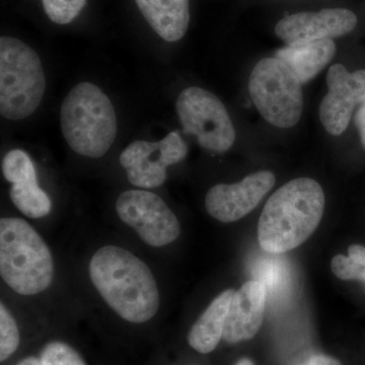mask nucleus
Here are the masks:
<instances>
[{
	"label": "nucleus",
	"mask_w": 365,
	"mask_h": 365,
	"mask_svg": "<svg viewBox=\"0 0 365 365\" xmlns=\"http://www.w3.org/2000/svg\"><path fill=\"white\" fill-rule=\"evenodd\" d=\"M335 53V42L332 39H326L307 44L287 45V47L277 50L274 57L284 62L304 85L330 63Z\"/></svg>",
	"instance_id": "obj_15"
},
{
	"label": "nucleus",
	"mask_w": 365,
	"mask_h": 365,
	"mask_svg": "<svg viewBox=\"0 0 365 365\" xmlns=\"http://www.w3.org/2000/svg\"><path fill=\"white\" fill-rule=\"evenodd\" d=\"M16 365H41L40 359H36V357H28L18 362Z\"/></svg>",
	"instance_id": "obj_27"
},
{
	"label": "nucleus",
	"mask_w": 365,
	"mask_h": 365,
	"mask_svg": "<svg viewBox=\"0 0 365 365\" xmlns=\"http://www.w3.org/2000/svg\"><path fill=\"white\" fill-rule=\"evenodd\" d=\"M327 86L319 119L328 133L339 136L347 129L354 108L365 101V71L349 72L342 64H335L327 74Z\"/></svg>",
	"instance_id": "obj_10"
},
{
	"label": "nucleus",
	"mask_w": 365,
	"mask_h": 365,
	"mask_svg": "<svg viewBox=\"0 0 365 365\" xmlns=\"http://www.w3.org/2000/svg\"><path fill=\"white\" fill-rule=\"evenodd\" d=\"M48 18L57 25H67L81 14L86 0H42Z\"/></svg>",
	"instance_id": "obj_21"
},
{
	"label": "nucleus",
	"mask_w": 365,
	"mask_h": 365,
	"mask_svg": "<svg viewBox=\"0 0 365 365\" xmlns=\"http://www.w3.org/2000/svg\"><path fill=\"white\" fill-rule=\"evenodd\" d=\"M178 116L185 133L196 136L199 145L213 153H225L234 145L235 130L225 105L202 88L191 86L180 93Z\"/></svg>",
	"instance_id": "obj_7"
},
{
	"label": "nucleus",
	"mask_w": 365,
	"mask_h": 365,
	"mask_svg": "<svg viewBox=\"0 0 365 365\" xmlns=\"http://www.w3.org/2000/svg\"><path fill=\"white\" fill-rule=\"evenodd\" d=\"M348 255L355 263L359 264L360 266L365 268V247L360 246V245H351L348 248Z\"/></svg>",
	"instance_id": "obj_25"
},
{
	"label": "nucleus",
	"mask_w": 365,
	"mask_h": 365,
	"mask_svg": "<svg viewBox=\"0 0 365 365\" xmlns=\"http://www.w3.org/2000/svg\"><path fill=\"white\" fill-rule=\"evenodd\" d=\"M331 268L336 277L341 280L365 281V268L344 255L334 257L331 262Z\"/></svg>",
	"instance_id": "obj_23"
},
{
	"label": "nucleus",
	"mask_w": 365,
	"mask_h": 365,
	"mask_svg": "<svg viewBox=\"0 0 365 365\" xmlns=\"http://www.w3.org/2000/svg\"><path fill=\"white\" fill-rule=\"evenodd\" d=\"M148 25L167 42L181 40L190 23L189 0H135Z\"/></svg>",
	"instance_id": "obj_14"
},
{
	"label": "nucleus",
	"mask_w": 365,
	"mask_h": 365,
	"mask_svg": "<svg viewBox=\"0 0 365 365\" xmlns=\"http://www.w3.org/2000/svg\"><path fill=\"white\" fill-rule=\"evenodd\" d=\"M302 83L281 60L268 57L255 66L249 91L261 116L278 128L299 123L304 111Z\"/></svg>",
	"instance_id": "obj_6"
},
{
	"label": "nucleus",
	"mask_w": 365,
	"mask_h": 365,
	"mask_svg": "<svg viewBox=\"0 0 365 365\" xmlns=\"http://www.w3.org/2000/svg\"><path fill=\"white\" fill-rule=\"evenodd\" d=\"M20 332L14 317L4 304H0V361L9 359L18 349Z\"/></svg>",
	"instance_id": "obj_20"
},
{
	"label": "nucleus",
	"mask_w": 365,
	"mask_h": 365,
	"mask_svg": "<svg viewBox=\"0 0 365 365\" xmlns=\"http://www.w3.org/2000/svg\"><path fill=\"white\" fill-rule=\"evenodd\" d=\"M355 126L357 127L362 145L365 148V101L355 115Z\"/></svg>",
	"instance_id": "obj_24"
},
{
	"label": "nucleus",
	"mask_w": 365,
	"mask_h": 365,
	"mask_svg": "<svg viewBox=\"0 0 365 365\" xmlns=\"http://www.w3.org/2000/svg\"><path fill=\"white\" fill-rule=\"evenodd\" d=\"M235 365H255L253 362H252V360H250L248 359H242L241 360H239V361L235 364Z\"/></svg>",
	"instance_id": "obj_28"
},
{
	"label": "nucleus",
	"mask_w": 365,
	"mask_h": 365,
	"mask_svg": "<svg viewBox=\"0 0 365 365\" xmlns=\"http://www.w3.org/2000/svg\"><path fill=\"white\" fill-rule=\"evenodd\" d=\"M11 199L14 206L29 218L45 217L51 211V200L38 182L14 184Z\"/></svg>",
	"instance_id": "obj_17"
},
{
	"label": "nucleus",
	"mask_w": 365,
	"mask_h": 365,
	"mask_svg": "<svg viewBox=\"0 0 365 365\" xmlns=\"http://www.w3.org/2000/svg\"><path fill=\"white\" fill-rule=\"evenodd\" d=\"M118 215L133 228L145 244L167 246L176 241L181 225L167 203L157 194L143 190H129L118 197Z\"/></svg>",
	"instance_id": "obj_8"
},
{
	"label": "nucleus",
	"mask_w": 365,
	"mask_h": 365,
	"mask_svg": "<svg viewBox=\"0 0 365 365\" xmlns=\"http://www.w3.org/2000/svg\"><path fill=\"white\" fill-rule=\"evenodd\" d=\"M234 294V289L225 290L192 326L188 334V342L197 352L207 354L217 347L223 337L225 319Z\"/></svg>",
	"instance_id": "obj_16"
},
{
	"label": "nucleus",
	"mask_w": 365,
	"mask_h": 365,
	"mask_svg": "<svg viewBox=\"0 0 365 365\" xmlns=\"http://www.w3.org/2000/svg\"><path fill=\"white\" fill-rule=\"evenodd\" d=\"M60 125L69 148L91 158L104 157L118 132L111 101L91 83H78L69 91L60 109Z\"/></svg>",
	"instance_id": "obj_3"
},
{
	"label": "nucleus",
	"mask_w": 365,
	"mask_h": 365,
	"mask_svg": "<svg viewBox=\"0 0 365 365\" xmlns=\"http://www.w3.org/2000/svg\"><path fill=\"white\" fill-rule=\"evenodd\" d=\"M188 148L178 132L157 143L137 140L125 148L119 162L126 170L127 179L141 188H157L167 180V168L182 162Z\"/></svg>",
	"instance_id": "obj_9"
},
{
	"label": "nucleus",
	"mask_w": 365,
	"mask_h": 365,
	"mask_svg": "<svg viewBox=\"0 0 365 365\" xmlns=\"http://www.w3.org/2000/svg\"><path fill=\"white\" fill-rule=\"evenodd\" d=\"M40 361L41 365H86L83 357L71 346L57 341L45 346Z\"/></svg>",
	"instance_id": "obj_22"
},
{
	"label": "nucleus",
	"mask_w": 365,
	"mask_h": 365,
	"mask_svg": "<svg viewBox=\"0 0 365 365\" xmlns=\"http://www.w3.org/2000/svg\"><path fill=\"white\" fill-rule=\"evenodd\" d=\"M46 88L44 69L37 53L23 41L0 38V114L26 119L38 109Z\"/></svg>",
	"instance_id": "obj_5"
},
{
	"label": "nucleus",
	"mask_w": 365,
	"mask_h": 365,
	"mask_svg": "<svg viewBox=\"0 0 365 365\" xmlns=\"http://www.w3.org/2000/svg\"><path fill=\"white\" fill-rule=\"evenodd\" d=\"M2 173L11 184L38 182L35 165L24 150H14L6 153L2 160Z\"/></svg>",
	"instance_id": "obj_18"
},
{
	"label": "nucleus",
	"mask_w": 365,
	"mask_h": 365,
	"mask_svg": "<svg viewBox=\"0 0 365 365\" xmlns=\"http://www.w3.org/2000/svg\"><path fill=\"white\" fill-rule=\"evenodd\" d=\"M93 287L122 319L134 324L150 321L160 307L158 283L150 267L128 250L106 246L90 263Z\"/></svg>",
	"instance_id": "obj_1"
},
{
	"label": "nucleus",
	"mask_w": 365,
	"mask_h": 365,
	"mask_svg": "<svg viewBox=\"0 0 365 365\" xmlns=\"http://www.w3.org/2000/svg\"><path fill=\"white\" fill-rule=\"evenodd\" d=\"M283 259L265 258L257 262L253 273L255 279L261 282L266 290L278 292L287 285L288 268Z\"/></svg>",
	"instance_id": "obj_19"
},
{
	"label": "nucleus",
	"mask_w": 365,
	"mask_h": 365,
	"mask_svg": "<svg viewBox=\"0 0 365 365\" xmlns=\"http://www.w3.org/2000/svg\"><path fill=\"white\" fill-rule=\"evenodd\" d=\"M300 365H342L334 357L325 354H316Z\"/></svg>",
	"instance_id": "obj_26"
},
{
	"label": "nucleus",
	"mask_w": 365,
	"mask_h": 365,
	"mask_svg": "<svg viewBox=\"0 0 365 365\" xmlns=\"http://www.w3.org/2000/svg\"><path fill=\"white\" fill-rule=\"evenodd\" d=\"M356 14L346 9H325L284 16L275 26L278 39L288 46L333 39L356 28Z\"/></svg>",
	"instance_id": "obj_11"
},
{
	"label": "nucleus",
	"mask_w": 365,
	"mask_h": 365,
	"mask_svg": "<svg viewBox=\"0 0 365 365\" xmlns=\"http://www.w3.org/2000/svg\"><path fill=\"white\" fill-rule=\"evenodd\" d=\"M0 274L21 295L38 294L51 285V252L41 235L21 218L0 220Z\"/></svg>",
	"instance_id": "obj_4"
},
{
	"label": "nucleus",
	"mask_w": 365,
	"mask_h": 365,
	"mask_svg": "<svg viewBox=\"0 0 365 365\" xmlns=\"http://www.w3.org/2000/svg\"><path fill=\"white\" fill-rule=\"evenodd\" d=\"M364 284H365V281H364Z\"/></svg>",
	"instance_id": "obj_29"
},
{
	"label": "nucleus",
	"mask_w": 365,
	"mask_h": 365,
	"mask_svg": "<svg viewBox=\"0 0 365 365\" xmlns=\"http://www.w3.org/2000/svg\"><path fill=\"white\" fill-rule=\"evenodd\" d=\"M274 185L275 176L268 170L254 173L235 184L215 185L206 194V210L220 222H237L253 211Z\"/></svg>",
	"instance_id": "obj_12"
},
{
	"label": "nucleus",
	"mask_w": 365,
	"mask_h": 365,
	"mask_svg": "<svg viewBox=\"0 0 365 365\" xmlns=\"http://www.w3.org/2000/svg\"><path fill=\"white\" fill-rule=\"evenodd\" d=\"M266 299L267 290L257 280L247 281L235 292L225 319L223 340L235 344L254 338L263 324Z\"/></svg>",
	"instance_id": "obj_13"
},
{
	"label": "nucleus",
	"mask_w": 365,
	"mask_h": 365,
	"mask_svg": "<svg viewBox=\"0 0 365 365\" xmlns=\"http://www.w3.org/2000/svg\"><path fill=\"white\" fill-rule=\"evenodd\" d=\"M325 209L318 182L299 178L283 185L269 198L258 223V241L267 253L292 251L314 234Z\"/></svg>",
	"instance_id": "obj_2"
}]
</instances>
